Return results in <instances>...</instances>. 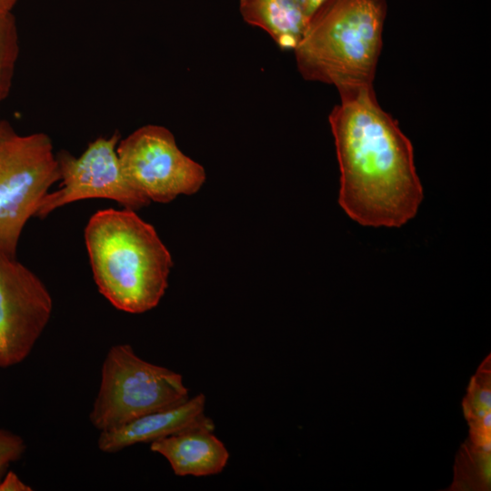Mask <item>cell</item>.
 Instances as JSON below:
<instances>
[{
	"mask_svg": "<svg viewBox=\"0 0 491 491\" xmlns=\"http://www.w3.org/2000/svg\"><path fill=\"white\" fill-rule=\"evenodd\" d=\"M339 95L328 116L340 169L338 203L361 225L400 227L424 197L412 143L373 86Z\"/></svg>",
	"mask_w": 491,
	"mask_h": 491,
	"instance_id": "obj_1",
	"label": "cell"
},
{
	"mask_svg": "<svg viewBox=\"0 0 491 491\" xmlns=\"http://www.w3.org/2000/svg\"><path fill=\"white\" fill-rule=\"evenodd\" d=\"M85 242L95 285L112 306L141 314L159 304L172 256L154 226L135 210L95 212L85 228Z\"/></svg>",
	"mask_w": 491,
	"mask_h": 491,
	"instance_id": "obj_2",
	"label": "cell"
},
{
	"mask_svg": "<svg viewBox=\"0 0 491 491\" xmlns=\"http://www.w3.org/2000/svg\"><path fill=\"white\" fill-rule=\"evenodd\" d=\"M386 13V0H326L294 50L302 77L339 94L372 87Z\"/></svg>",
	"mask_w": 491,
	"mask_h": 491,
	"instance_id": "obj_3",
	"label": "cell"
},
{
	"mask_svg": "<svg viewBox=\"0 0 491 491\" xmlns=\"http://www.w3.org/2000/svg\"><path fill=\"white\" fill-rule=\"evenodd\" d=\"M187 399L181 375L140 358L130 345L119 344L103 362L89 420L99 432L107 431Z\"/></svg>",
	"mask_w": 491,
	"mask_h": 491,
	"instance_id": "obj_4",
	"label": "cell"
},
{
	"mask_svg": "<svg viewBox=\"0 0 491 491\" xmlns=\"http://www.w3.org/2000/svg\"><path fill=\"white\" fill-rule=\"evenodd\" d=\"M60 180L50 137L44 133L17 135L0 125V252L15 257L18 241L39 203Z\"/></svg>",
	"mask_w": 491,
	"mask_h": 491,
	"instance_id": "obj_5",
	"label": "cell"
},
{
	"mask_svg": "<svg viewBox=\"0 0 491 491\" xmlns=\"http://www.w3.org/2000/svg\"><path fill=\"white\" fill-rule=\"evenodd\" d=\"M116 152L129 182L150 202L195 194L206 178L204 167L179 149L165 126L139 127L119 142Z\"/></svg>",
	"mask_w": 491,
	"mask_h": 491,
	"instance_id": "obj_6",
	"label": "cell"
},
{
	"mask_svg": "<svg viewBox=\"0 0 491 491\" xmlns=\"http://www.w3.org/2000/svg\"><path fill=\"white\" fill-rule=\"evenodd\" d=\"M120 135L98 137L78 157L61 150L56 154L62 187L47 193L39 203L35 216L45 217L55 209L89 198H105L124 208L138 210L150 201L137 191L122 168L116 146Z\"/></svg>",
	"mask_w": 491,
	"mask_h": 491,
	"instance_id": "obj_7",
	"label": "cell"
},
{
	"mask_svg": "<svg viewBox=\"0 0 491 491\" xmlns=\"http://www.w3.org/2000/svg\"><path fill=\"white\" fill-rule=\"evenodd\" d=\"M53 311L42 280L15 256L0 252V366L21 363L33 350Z\"/></svg>",
	"mask_w": 491,
	"mask_h": 491,
	"instance_id": "obj_8",
	"label": "cell"
},
{
	"mask_svg": "<svg viewBox=\"0 0 491 491\" xmlns=\"http://www.w3.org/2000/svg\"><path fill=\"white\" fill-rule=\"evenodd\" d=\"M205 397L199 394L178 406L140 416L119 427L99 433L97 446L104 453H115L140 443L195 429L214 430L205 415Z\"/></svg>",
	"mask_w": 491,
	"mask_h": 491,
	"instance_id": "obj_9",
	"label": "cell"
},
{
	"mask_svg": "<svg viewBox=\"0 0 491 491\" xmlns=\"http://www.w3.org/2000/svg\"><path fill=\"white\" fill-rule=\"evenodd\" d=\"M150 444V449L163 456L180 476L218 474L229 458L223 442L208 429L185 431Z\"/></svg>",
	"mask_w": 491,
	"mask_h": 491,
	"instance_id": "obj_10",
	"label": "cell"
},
{
	"mask_svg": "<svg viewBox=\"0 0 491 491\" xmlns=\"http://www.w3.org/2000/svg\"><path fill=\"white\" fill-rule=\"evenodd\" d=\"M246 23L267 33L283 50H295L306 28V0H239Z\"/></svg>",
	"mask_w": 491,
	"mask_h": 491,
	"instance_id": "obj_11",
	"label": "cell"
},
{
	"mask_svg": "<svg viewBox=\"0 0 491 491\" xmlns=\"http://www.w3.org/2000/svg\"><path fill=\"white\" fill-rule=\"evenodd\" d=\"M18 53L15 17L11 12H0V101L9 94Z\"/></svg>",
	"mask_w": 491,
	"mask_h": 491,
	"instance_id": "obj_12",
	"label": "cell"
},
{
	"mask_svg": "<svg viewBox=\"0 0 491 491\" xmlns=\"http://www.w3.org/2000/svg\"><path fill=\"white\" fill-rule=\"evenodd\" d=\"M25 451V444L21 436L0 428V480L6 467L18 460Z\"/></svg>",
	"mask_w": 491,
	"mask_h": 491,
	"instance_id": "obj_13",
	"label": "cell"
},
{
	"mask_svg": "<svg viewBox=\"0 0 491 491\" xmlns=\"http://www.w3.org/2000/svg\"><path fill=\"white\" fill-rule=\"evenodd\" d=\"M32 487L24 483L13 471L0 480V491H31Z\"/></svg>",
	"mask_w": 491,
	"mask_h": 491,
	"instance_id": "obj_14",
	"label": "cell"
},
{
	"mask_svg": "<svg viewBox=\"0 0 491 491\" xmlns=\"http://www.w3.org/2000/svg\"><path fill=\"white\" fill-rule=\"evenodd\" d=\"M326 0H306V14L308 18L316 13V11L326 2Z\"/></svg>",
	"mask_w": 491,
	"mask_h": 491,
	"instance_id": "obj_15",
	"label": "cell"
},
{
	"mask_svg": "<svg viewBox=\"0 0 491 491\" xmlns=\"http://www.w3.org/2000/svg\"><path fill=\"white\" fill-rule=\"evenodd\" d=\"M17 0H0V12H11Z\"/></svg>",
	"mask_w": 491,
	"mask_h": 491,
	"instance_id": "obj_16",
	"label": "cell"
},
{
	"mask_svg": "<svg viewBox=\"0 0 491 491\" xmlns=\"http://www.w3.org/2000/svg\"><path fill=\"white\" fill-rule=\"evenodd\" d=\"M0 125H1V121H0Z\"/></svg>",
	"mask_w": 491,
	"mask_h": 491,
	"instance_id": "obj_17",
	"label": "cell"
}]
</instances>
